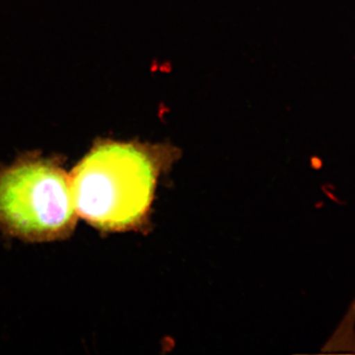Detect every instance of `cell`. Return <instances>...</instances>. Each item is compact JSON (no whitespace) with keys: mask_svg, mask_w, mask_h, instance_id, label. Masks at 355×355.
I'll use <instances>...</instances> for the list:
<instances>
[{"mask_svg":"<svg viewBox=\"0 0 355 355\" xmlns=\"http://www.w3.org/2000/svg\"><path fill=\"white\" fill-rule=\"evenodd\" d=\"M179 155L170 144L96 142L70 174L77 216L103 232L141 229L159 178Z\"/></svg>","mask_w":355,"mask_h":355,"instance_id":"6da1fadb","label":"cell"},{"mask_svg":"<svg viewBox=\"0 0 355 355\" xmlns=\"http://www.w3.org/2000/svg\"><path fill=\"white\" fill-rule=\"evenodd\" d=\"M77 212L70 175L55 158L23 156L0 168V229L29 242L64 239Z\"/></svg>","mask_w":355,"mask_h":355,"instance_id":"7a4b0ae2","label":"cell"}]
</instances>
